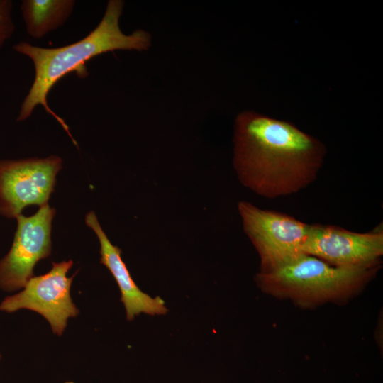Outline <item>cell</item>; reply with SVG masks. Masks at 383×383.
Listing matches in <instances>:
<instances>
[{"instance_id": "cell-9", "label": "cell", "mask_w": 383, "mask_h": 383, "mask_svg": "<svg viewBox=\"0 0 383 383\" xmlns=\"http://www.w3.org/2000/svg\"><path fill=\"white\" fill-rule=\"evenodd\" d=\"M85 222L99 239L100 262L108 268L118 286L127 319L132 321L140 313L151 316L167 313L168 310L162 299L160 296L152 297L137 286L121 258V249L111 243L94 211L86 215Z\"/></svg>"}, {"instance_id": "cell-13", "label": "cell", "mask_w": 383, "mask_h": 383, "mask_svg": "<svg viewBox=\"0 0 383 383\" xmlns=\"http://www.w3.org/2000/svg\"><path fill=\"white\" fill-rule=\"evenodd\" d=\"M1 354H0V360H1Z\"/></svg>"}, {"instance_id": "cell-7", "label": "cell", "mask_w": 383, "mask_h": 383, "mask_svg": "<svg viewBox=\"0 0 383 383\" xmlns=\"http://www.w3.org/2000/svg\"><path fill=\"white\" fill-rule=\"evenodd\" d=\"M55 210L48 204L33 216L18 215L12 246L0 260V289L11 292L23 289L33 277V267L51 252L52 221Z\"/></svg>"}, {"instance_id": "cell-11", "label": "cell", "mask_w": 383, "mask_h": 383, "mask_svg": "<svg viewBox=\"0 0 383 383\" xmlns=\"http://www.w3.org/2000/svg\"><path fill=\"white\" fill-rule=\"evenodd\" d=\"M12 9L11 0H0V49L15 31Z\"/></svg>"}, {"instance_id": "cell-10", "label": "cell", "mask_w": 383, "mask_h": 383, "mask_svg": "<svg viewBox=\"0 0 383 383\" xmlns=\"http://www.w3.org/2000/svg\"><path fill=\"white\" fill-rule=\"evenodd\" d=\"M74 0H23L21 10L27 33L40 39L62 26L71 16Z\"/></svg>"}, {"instance_id": "cell-4", "label": "cell", "mask_w": 383, "mask_h": 383, "mask_svg": "<svg viewBox=\"0 0 383 383\" xmlns=\"http://www.w3.org/2000/svg\"><path fill=\"white\" fill-rule=\"evenodd\" d=\"M243 231L260 260V272L284 266L304 253L311 224L284 213L260 209L250 202L238 203Z\"/></svg>"}, {"instance_id": "cell-5", "label": "cell", "mask_w": 383, "mask_h": 383, "mask_svg": "<svg viewBox=\"0 0 383 383\" xmlns=\"http://www.w3.org/2000/svg\"><path fill=\"white\" fill-rule=\"evenodd\" d=\"M52 264L48 272L31 277L20 292L4 298L0 311L13 313L25 309L35 311L48 321L55 334L61 335L68 319L79 313L70 295L75 274L67 276L73 265L71 260Z\"/></svg>"}, {"instance_id": "cell-8", "label": "cell", "mask_w": 383, "mask_h": 383, "mask_svg": "<svg viewBox=\"0 0 383 383\" xmlns=\"http://www.w3.org/2000/svg\"><path fill=\"white\" fill-rule=\"evenodd\" d=\"M304 253L338 267L370 268L381 265L383 230L353 232L333 225L311 224Z\"/></svg>"}, {"instance_id": "cell-6", "label": "cell", "mask_w": 383, "mask_h": 383, "mask_svg": "<svg viewBox=\"0 0 383 383\" xmlns=\"http://www.w3.org/2000/svg\"><path fill=\"white\" fill-rule=\"evenodd\" d=\"M62 163L56 155L0 160V214L16 218L27 206L48 204Z\"/></svg>"}, {"instance_id": "cell-3", "label": "cell", "mask_w": 383, "mask_h": 383, "mask_svg": "<svg viewBox=\"0 0 383 383\" xmlns=\"http://www.w3.org/2000/svg\"><path fill=\"white\" fill-rule=\"evenodd\" d=\"M379 269L338 267L304 255L274 270L259 272L255 282L267 294L311 309L348 300L360 292Z\"/></svg>"}, {"instance_id": "cell-12", "label": "cell", "mask_w": 383, "mask_h": 383, "mask_svg": "<svg viewBox=\"0 0 383 383\" xmlns=\"http://www.w3.org/2000/svg\"><path fill=\"white\" fill-rule=\"evenodd\" d=\"M65 383H74V382H67Z\"/></svg>"}, {"instance_id": "cell-1", "label": "cell", "mask_w": 383, "mask_h": 383, "mask_svg": "<svg viewBox=\"0 0 383 383\" xmlns=\"http://www.w3.org/2000/svg\"><path fill=\"white\" fill-rule=\"evenodd\" d=\"M233 143L239 181L267 199L296 194L313 183L326 154L321 141L292 123L254 111L237 116Z\"/></svg>"}, {"instance_id": "cell-2", "label": "cell", "mask_w": 383, "mask_h": 383, "mask_svg": "<svg viewBox=\"0 0 383 383\" xmlns=\"http://www.w3.org/2000/svg\"><path fill=\"white\" fill-rule=\"evenodd\" d=\"M123 6V1L109 0L98 26L86 37L72 44L45 48L21 41L13 45V50L28 57L35 67L34 81L21 104L17 121L28 118L34 109L41 105L60 123L77 145L64 120L49 107L48 95L56 82L70 72H80L81 77H84V73H87L83 70L84 63L96 55L117 50H145L150 46L151 37L148 32L137 30L130 35L122 32L119 18Z\"/></svg>"}]
</instances>
